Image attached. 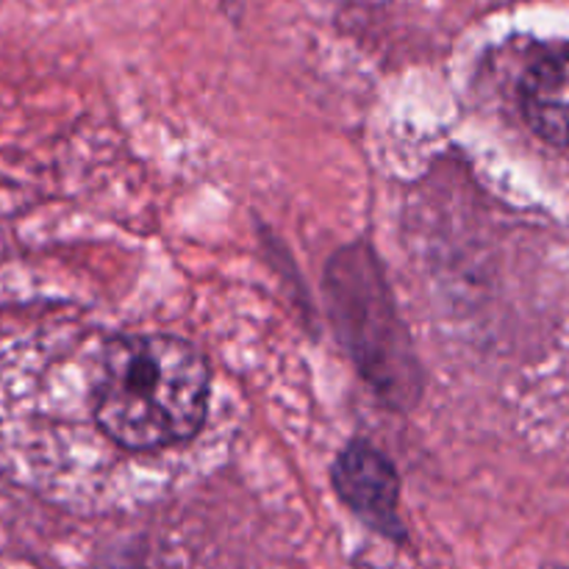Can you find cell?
<instances>
[{
  "label": "cell",
  "mask_w": 569,
  "mask_h": 569,
  "mask_svg": "<svg viewBox=\"0 0 569 569\" xmlns=\"http://www.w3.org/2000/svg\"><path fill=\"white\" fill-rule=\"evenodd\" d=\"M211 372L170 333L37 328L0 345V467L42 498H156L194 461Z\"/></svg>",
  "instance_id": "obj_1"
},
{
  "label": "cell",
  "mask_w": 569,
  "mask_h": 569,
  "mask_svg": "<svg viewBox=\"0 0 569 569\" xmlns=\"http://www.w3.org/2000/svg\"><path fill=\"white\" fill-rule=\"evenodd\" d=\"M520 98L533 133L569 150V50L537 61L522 78Z\"/></svg>",
  "instance_id": "obj_3"
},
{
  "label": "cell",
  "mask_w": 569,
  "mask_h": 569,
  "mask_svg": "<svg viewBox=\"0 0 569 569\" xmlns=\"http://www.w3.org/2000/svg\"><path fill=\"white\" fill-rule=\"evenodd\" d=\"M333 489L350 511L372 531L403 539L400 522V478L392 461L367 442H350L333 465Z\"/></svg>",
  "instance_id": "obj_2"
}]
</instances>
